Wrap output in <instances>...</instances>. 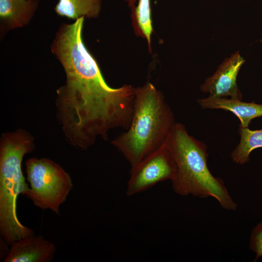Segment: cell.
<instances>
[{
  "mask_svg": "<svg viewBox=\"0 0 262 262\" xmlns=\"http://www.w3.org/2000/svg\"><path fill=\"white\" fill-rule=\"evenodd\" d=\"M84 17L62 24L51 46L62 64L65 84L57 90V115L68 142L86 149L98 137L108 140L116 128L127 129L132 117L136 88H118L105 82L82 39Z\"/></svg>",
  "mask_w": 262,
  "mask_h": 262,
  "instance_id": "1",
  "label": "cell"
},
{
  "mask_svg": "<svg viewBox=\"0 0 262 262\" xmlns=\"http://www.w3.org/2000/svg\"><path fill=\"white\" fill-rule=\"evenodd\" d=\"M176 124L162 93L151 83L136 88L132 117L127 131L111 144L131 167L162 147Z\"/></svg>",
  "mask_w": 262,
  "mask_h": 262,
  "instance_id": "2",
  "label": "cell"
},
{
  "mask_svg": "<svg viewBox=\"0 0 262 262\" xmlns=\"http://www.w3.org/2000/svg\"><path fill=\"white\" fill-rule=\"evenodd\" d=\"M166 144L176 164V174L171 181L177 194L211 197L225 210L237 209V205L223 180L214 177L208 167L207 148L204 142L190 135L183 124L176 123Z\"/></svg>",
  "mask_w": 262,
  "mask_h": 262,
  "instance_id": "3",
  "label": "cell"
},
{
  "mask_svg": "<svg viewBox=\"0 0 262 262\" xmlns=\"http://www.w3.org/2000/svg\"><path fill=\"white\" fill-rule=\"evenodd\" d=\"M34 138L27 131L18 129L2 134L0 141V231L8 244L34 235L31 229L19 221L16 201L29 188L22 170L25 155L33 151Z\"/></svg>",
  "mask_w": 262,
  "mask_h": 262,
  "instance_id": "4",
  "label": "cell"
},
{
  "mask_svg": "<svg viewBox=\"0 0 262 262\" xmlns=\"http://www.w3.org/2000/svg\"><path fill=\"white\" fill-rule=\"evenodd\" d=\"M25 165L29 183L25 196L36 207L59 214L60 206L73 188L69 174L48 158H31L26 161Z\"/></svg>",
  "mask_w": 262,
  "mask_h": 262,
  "instance_id": "5",
  "label": "cell"
},
{
  "mask_svg": "<svg viewBox=\"0 0 262 262\" xmlns=\"http://www.w3.org/2000/svg\"><path fill=\"white\" fill-rule=\"evenodd\" d=\"M176 171V164L166 142L160 149L131 167L126 195L132 196L160 182L171 181Z\"/></svg>",
  "mask_w": 262,
  "mask_h": 262,
  "instance_id": "6",
  "label": "cell"
},
{
  "mask_svg": "<svg viewBox=\"0 0 262 262\" xmlns=\"http://www.w3.org/2000/svg\"><path fill=\"white\" fill-rule=\"evenodd\" d=\"M245 60L238 51L227 58L214 73L200 86L202 92L213 97H228L242 100L243 95L237 83L238 73Z\"/></svg>",
  "mask_w": 262,
  "mask_h": 262,
  "instance_id": "7",
  "label": "cell"
},
{
  "mask_svg": "<svg viewBox=\"0 0 262 262\" xmlns=\"http://www.w3.org/2000/svg\"><path fill=\"white\" fill-rule=\"evenodd\" d=\"M56 248L43 236L34 235L14 242L4 262H50Z\"/></svg>",
  "mask_w": 262,
  "mask_h": 262,
  "instance_id": "8",
  "label": "cell"
},
{
  "mask_svg": "<svg viewBox=\"0 0 262 262\" xmlns=\"http://www.w3.org/2000/svg\"><path fill=\"white\" fill-rule=\"evenodd\" d=\"M202 109H222L233 114L240 121L239 126L249 127L254 118L262 116V104L246 102L242 100L228 97H213L198 99Z\"/></svg>",
  "mask_w": 262,
  "mask_h": 262,
  "instance_id": "9",
  "label": "cell"
},
{
  "mask_svg": "<svg viewBox=\"0 0 262 262\" xmlns=\"http://www.w3.org/2000/svg\"><path fill=\"white\" fill-rule=\"evenodd\" d=\"M37 6L36 0H0V19L6 29L26 25Z\"/></svg>",
  "mask_w": 262,
  "mask_h": 262,
  "instance_id": "10",
  "label": "cell"
},
{
  "mask_svg": "<svg viewBox=\"0 0 262 262\" xmlns=\"http://www.w3.org/2000/svg\"><path fill=\"white\" fill-rule=\"evenodd\" d=\"M101 0H59L55 10L61 16L77 19L81 17H97Z\"/></svg>",
  "mask_w": 262,
  "mask_h": 262,
  "instance_id": "11",
  "label": "cell"
},
{
  "mask_svg": "<svg viewBox=\"0 0 262 262\" xmlns=\"http://www.w3.org/2000/svg\"><path fill=\"white\" fill-rule=\"evenodd\" d=\"M240 141L231 153L233 162L244 164L249 162L250 154L254 149L262 148V129L252 130L239 126Z\"/></svg>",
  "mask_w": 262,
  "mask_h": 262,
  "instance_id": "12",
  "label": "cell"
},
{
  "mask_svg": "<svg viewBox=\"0 0 262 262\" xmlns=\"http://www.w3.org/2000/svg\"><path fill=\"white\" fill-rule=\"evenodd\" d=\"M124 0L134 13L139 33L147 41H150L152 31L150 0Z\"/></svg>",
  "mask_w": 262,
  "mask_h": 262,
  "instance_id": "13",
  "label": "cell"
},
{
  "mask_svg": "<svg viewBox=\"0 0 262 262\" xmlns=\"http://www.w3.org/2000/svg\"><path fill=\"white\" fill-rule=\"evenodd\" d=\"M249 247L256 254L255 261L262 257V221L252 230Z\"/></svg>",
  "mask_w": 262,
  "mask_h": 262,
  "instance_id": "14",
  "label": "cell"
}]
</instances>
